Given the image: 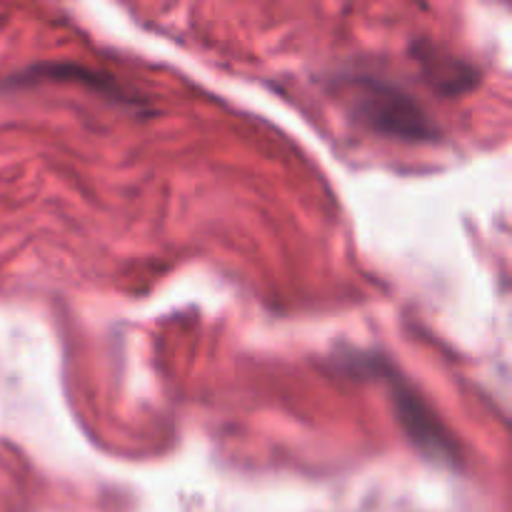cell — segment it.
<instances>
[{"label":"cell","mask_w":512,"mask_h":512,"mask_svg":"<svg viewBox=\"0 0 512 512\" xmlns=\"http://www.w3.org/2000/svg\"><path fill=\"white\" fill-rule=\"evenodd\" d=\"M345 365L350 368V373L358 370L363 378H375L388 385L400 428L405 430L410 443L425 458L448 465V468H460L463 465V453H460L458 440L450 433L448 425L430 408L428 400L418 393V388L410 385L408 378L400 375L395 365H390L388 358L375 353H355L353 350L345 358Z\"/></svg>","instance_id":"2"},{"label":"cell","mask_w":512,"mask_h":512,"mask_svg":"<svg viewBox=\"0 0 512 512\" xmlns=\"http://www.w3.org/2000/svg\"><path fill=\"white\" fill-rule=\"evenodd\" d=\"M415 58H418L420 70H423L425 80L433 85L438 93L443 95H463L468 90H473V85L478 83V70L473 68L465 60L453 58L448 53H440L433 45L418 43L413 48Z\"/></svg>","instance_id":"3"},{"label":"cell","mask_w":512,"mask_h":512,"mask_svg":"<svg viewBox=\"0 0 512 512\" xmlns=\"http://www.w3.org/2000/svg\"><path fill=\"white\" fill-rule=\"evenodd\" d=\"M340 85L353 118L373 133L405 143H435L440 138L433 115L403 85L370 73H350Z\"/></svg>","instance_id":"1"}]
</instances>
